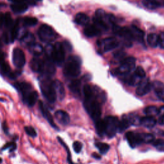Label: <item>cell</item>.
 <instances>
[{"label":"cell","mask_w":164,"mask_h":164,"mask_svg":"<svg viewBox=\"0 0 164 164\" xmlns=\"http://www.w3.org/2000/svg\"><path fill=\"white\" fill-rule=\"evenodd\" d=\"M29 66L33 72L43 74L44 70V60L40 58L39 57H35L31 60Z\"/></svg>","instance_id":"obj_15"},{"label":"cell","mask_w":164,"mask_h":164,"mask_svg":"<svg viewBox=\"0 0 164 164\" xmlns=\"http://www.w3.org/2000/svg\"><path fill=\"white\" fill-rule=\"evenodd\" d=\"M142 3L146 8L154 10L164 6V0H142Z\"/></svg>","instance_id":"obj_20"},{"label":"cell","mask_w":164,"mask_h":164,"mask_svg":"<svg viewBox=\"0 0 164 164\" xmlns=\"http://www.w3.org/2000/svg\"><path fill=\"white\" fill-rule=\"evenodd\" d=\"M144 112L147 116L154 117L155 115H158V108L154 106H150L144 109Z\"/></svg>","instance_id":"obj_35"},{"label":"cell","mask_w":164,"mask_h":164,"mask_svg":"<svg viewBox=\"0 0 164 164\" xmlns=\"http://www.w3.org/2000/svg\"><path fill=\"white\" fill-rule=\"evenodd\" d=\"M9 2H12V3H26L28 5V0H9ZM29 6V5H28Z\"/></svg>","instance_id":"obj_50"},{"label":"cell","mask_w":164,"mask_h":164,"mask_svg":"<svg viewBox=\"0 0 164 164\" xmlns=\"http://www.w3.org/2000/svg\"><path fill=\"white\" fill-rule=\"evenodd\" d=\"M147 42L151 48H156L158 46V35L154 33L148 34Z\"/></svg>","instance_id":"obj_31"},{"label":"cell","mask_w":164,"mask_h":164,"mask_svg":"<svg viewBox=\"0 0 164 164\" xmlns=\"http://www.w3.org/2000/svg\"><path fill=\"white\" fill-rule=\"evenodd\" d=\"M142 78L137 76L135 74H133L130 76H128L127 78H125V81L127 84H128L132 86H137L140 82L142 81Z\"/></svg>","instance_id":"obj_34"},{"label":"cell","mask_w":164,"mask_h":164,"mask_svg":"<svg viewBox=\"0 0 164 164\" xmlns=\"http://www.w3.org/2000/svg\"><path fill=\"white\" fill-rule=\"evenodd\" d=\"M94 24L102 31H107L110 26L116 25V18L114 15L107 14L103 9L97 10L93 18Z\"/></svg>","instance_id":"obj_2"},{"label":"cell","mask_w":164,"mask_h":164,"mask_svg":"<svg viewBox=\"0 0 164 164\" xmlns=\"http://www.w3.org/2000/svg\"><path fill=\"white\" fill-rule=\"evenodd\" d=\"M55 117L60 124L64 126L68 125L70 122V117L69 114L66 111L62 110H58L55 111Z\"/></svg>","instance_id":"obj_18"},{"label":"cell","mask_w":164,"mask_h":164,"mask_svg":"<svg viewBox=\"0 0 164 164\" xmlns=\"http://www.w3.org/2000/svg\"><path fill=\"white\" fill-rule=\"evenodd\" d=\"M130 29L133 40H135L140 43L144 42L145 33L141 29L136 26H131Z\"/></svg>","instance_id":"obj_21"},{"label":"cell","mask_w":164,"mask_h":164,"mask_svg":"<svg viewBox=\"0 0 164 164\" xmlns=\"http://www.w3.org/2000/svg\"><path fill=\"white\" fill-rule=\"evenodd\" d=\"M126 138L127 139L129 145L132 148L135 147L142 143H143L140 136V133H134L131 131L128 132L126 134Z\"/></svg>","instance_id":"obj_16"},{"label":"cell","mask_w":164,"mask_h":164,"mask_svg":"<svg viewBox=\"0 0 164 164\" xmlns=\"http://www.w3.org/2000/svg\"><path fill=\"white\" fill-rule=\"evenodd\" d=\"M158 123L160 124H164V115H162L159 116Z\"/></svg>","instance_id":"obj_51"},{"label":"cell","mask_w":164,"mask_h":164,"mask_svg":"<svg viewBox=\"0 0 164 164\" xmlns=\"http://www.w3.org/2000/svg\"><path fill=\"white\" fill-rule=\"evenodd\" d=\"M25 133L27 134V135L29 137L35 138L37 137V133L36 130L33 127H32V126H26L24 128Z\"/></svg>","instance_id":"obj_41"},{"label":"cell","mask_w":164,"mask_h":164,"mask_svg":"<svg viewBox=\"0 0 164 164\" xmlns=\"http://www.w3.org/2000/svg\"><path fill=\"white\" fill-rule=\"evenodd\" d=\"M0 74L2 76L10 80H16L21 72L20 71H12L10 65L5 60V53L0 49Z\"/></svg>","instance_id":"obj_5"},{"label":"cell","mask_w":164,"mask_h":164,"mask_svg":"<svg viewBox=\"0 0 164 164\" xmlns=\"http://www.w3.org/2000/svg\"><path fill=\"white\" fill-rule=\"evenodd\" d=\"M39 107L41 112L42 115V116L46 119V121L48 122V123L51 125V127H53L55 130H59L57 127V126L54 122V119L53 116H52L51 114L50 113L49 110L46 107V106L44 105V103L42 101H39Z\"/></svg>","instance_id":"obj_14"},{"label":"cell","mask_w":164,"mask_h":164,"mask_svg":"<svg viewBox=\"0 0 164 164\" xmlns=\"http://www.w3.org/2000/svg\"><path fill=\"white\" fill-rule=\"evenodd\" d=\"M38 35L41 41L50 43L57 38V34L53 28L48 25H42L38 30Z\"/></svg>","instance_id":"obj_7"},{"label":"cell","mask_w":164,"mask_h":164,"mask_svg":"<svg viewBox=\"0 0 164 164\" xmlns=\"http://www.w3.org/2000/svg\"><path fill=\"white\" fill-rule=\"evenodd\" d=\"M112 29L115 35L120 37L124 39V46L126 47H130L131 46V42L133 39L130 28L121 27L115 25L112 26Z\"/></svg>","instance_id":"obj_9"},{"label":"cell","mask_w":164,"mask_h":164,"mask_svg":"<svg viewBox=\"0 0 164 164\" xmlns=\"http://www.w3.org/2000/svg\"><path fill=\"white\" fill-rule=\"evenodd\" d=\"M7 149H9L10 152H13V151L16 150L17 144H16V142H15V140L11 141V142H9V143H7L6 144H5L3 146L2 150H7Z\"/></svg>","instance_id":"obj_39"},{"label":"cell","mask_w":164,"mask_h":164,"mask_svg":"<svg viewBox=\"0 0 164 164\" xmlns=\"http://www.w3.org/2000/svg\"><path fill=\"white\" fill-rule=\"evenodd\" d=\"M13 86L20 94H22L25 92L33 89L32 84L26 81L16 82V83H14L13 84Z\"/></svg>","instance_id":"obj_25"},{"label":"cell","mask_w":164,"mask_h":164,"mask_svg":"<svg viewBox=\"0 0 164 164\" xmlns=\"http://www.w3.org/2000/svg\"><path fill=\"white\" fill-rule=\"evenodd\" d=\"M119 119L114 116H108L103 119L105 135L108 138H113L118 132Z\"/></svg>","instance_id":"obj_6"},{"label":"cell","mask_w":164,"mask_h":164,"mask_svg":"<svg viewBox=\"0 0 164 164\" xmlns=\"http://www.w3.org/2000/svg\"><path fill=\"white\" fill-rule=\"evenodd\" d=\"M134 74H135L139 78L143 79L146 77V72L144 70V69L142 68L140 66L137 67V68L135 69V72H134Z\"/></svg>","instance_id":"obj_44"},{"label":"cell","mask_w":164,"mask_h":164,"mask_svg":"<svg viewBox=\"0 0 164 164\" xmlns=\"http://www.w3.org/2000/svg\"><path fill=\"white\" fill-rule=\"evenodd\" d=\"M19 41L22 45L28 48L35 42V37L33 33L26 32L21 35Z\"/></svg>","instance_id":"obj_19"},{"label":"cell","mask_w":164,"mask_h":164,"mask_svg":"<svg viewBox=\"0 0 164 164\" xmlns=\"http://www.w3.org/2000/svg\"><path fill=\"white\" fill-rule=\"evenodd\" d=\"M69 88L74 95L81 96V81L80 80H72L69 85Z\"/></svg>","instance_id":"obj_30"},{"label":"cell","mask_w":164,"mask_h":164,"mask_svg":"<svg viewBox=\"0 0 164 164\" xmlns=\"http://www.w3.org/2000/svg\"><path fill=\"white\" fill-rule=\"evenodd\" d=\"M5 21V14L0 13V29H3Z\"/></svg>","instance_id":"obj_49"},{"label":"cell","mask_w":164,"mask_h":164,"mask_svg":"<svg viewBox=\"0 0 164 164\" xmlns=\"http://www.w3.org/2000/svg\"><path fill=\"white\" fill-rule=\"evenodd\" d=\"M82 144L78 141H76L74 142L73 143V149L74 151H75L76 153H80V151L82 150Z\"/></svg>","instance_id":"obj_46"},{"label":"cell","mask_w":164,"mask_h":164,"mask_svg":"<svg viewBox=\"0 0 164 164\" xmlns=\"http://www.w3.org/2000/svg\"><path fill=\"white\" fill-rule=\"evenodd\" d=\"M57 139H58V140L59 143H61V144L64 146V147L65 149V150H66V151H67V153H68V160L69 163L70 164H74V163H73L72 162V160H71V154L70 150L69 149L68 145H67V144L64 143V141L61 137H57Z\"/></svg>","instance_id":"obj_40"},{"label":"cell","mask_w":164,"mask_h":164,"mask_svg":"<svg viewBox=\"0 0 164 164\" xmlns=\"http://www.w3.org/2000/svg\"><path fill=\"white\" fill-rule=\"evenodd\" d=\"M128 120L131 124L133 125H139L140 123V118L135 114H131L130 115H127Z\"/></svg>","instance_id":"obj_42"},{"label":"cell","mask_w":164,"mask_h":164,"mask_svg":"<svg viewBox=\"0 0 164 164\" xmlns=\"http://www.w3.org/2000/svg\"><path fill=\"white\" fill-rule=\"evenodd\" d=\"M152 87L158 98L164 102V84L160 81H155L152 84Z\"/></svg>","instance_id":"obj_24"},{"label":"cell","mask_w":164,"mask_h":164,"mask_svg":"<svg viewBox=\"0 0 164 164\" xmlns=\"http://www.w3.org/2000/svg\"><path fill=\"white\" fill-rule=\"evenodd\" d=\"M22 25L24 27H31L38 23V19L34 17H25L21 19Z\"/></svg>","instance_id":"obj_32"},{"label":"cell","mask_w":164,"mask_h":164,"mask_svg":"<svg viewBox=\"0 0 164 164\" xmlns=\"http://www.w3.org/2000/svg\"><path fill=\"white\" fill-rule=\"evenodd\" d=\"M2 161H3L2 158H0V163H2Z\"/></svg>","instance_id":"obj_56"},{"label":"cell","mask_w":164,"mask_h":164,"mask_svg":"<svg viewBox=\"0 0 164 164\" xmlns=\"http://www.w3.org/2000/svg\"><path fill=\"white\" fill-rule=\"evenodd\" d=\"M140 136L144 143H152L154 140V137L151 133H140Z\"/></svg>","instance_id":"obj_38"},{"label":"cell","mask_w":164,"mask_h":164,"mask_svg":"<svg viewBox=\"0 0 164 164\" xmlns=\"http://www.w3.org/2000/svg\"><path fill=\"white\" fill-rule=\"evenodd\" d=\"M96 123V129L97 132L100 136L105 135V128H104V123L103 120L100 119L99 121Z\"/></svg>","instance_id":"obj_36"},{"label":"cell","mask_w":164,"mask_h":164,"mask_svg":"<svg viewBox=\"0 0 164 164\" xmlns=\"http://www.w3.org/2000/svg\"><path fill=\"white\" fill-rule=\"evenodd\" d=\"M83 91L85 97V108L94 122L99 121L101 115V103L94 96L92 86L85 85L84 87Z\"/></svg>","instance_id":"obj_1"},{"label":"cell","mask_w":164,"mask_h":164,"mask_svg":"<svg viewBox=\"0 0 164 164\" xmlns=\"http://www.w3.org/2000/svg\"><path fill=\"white\" fill-rule=\"evenodd\" d=\"M0 101H2V102H5V100L4 99H2V98H0Z\"/></svg>","instance_id":"obj_55"},{"label":"cell","mask_w":164,"mask_h":164,"mask_svg":"<svg viewBox=\"0 0 164 164\" xmlns=\"http://www.w3.org/2000/svg\"><path fill=\"white\" fill-rule=\"evenodd\" d=\"M28 49L30 53L35 57H39L44 51V48L39 43H33L32 45L28 47Z\"/></svg>","instance_id":"obj_28"},{"label":"cell","mask_w":164,"mask_h":164,"mask_svg":"<svg viewBox=\"0 0 164 164\" xmlns=\"http://www.w3.org/2000/svg\"><path fill=\"white\" fill-rule=\"evenodd\" d=\"M96 147L98 149L100 152L101 154H105L108 152L110 149V146L108 144L106 143H96L95 144Z\"/></svg>","instance_id":"obj_37"},{"label":"cell","mask_w":164,"mask_h":164,"mask_svg":"<svg viewBox=\"0 0 164 164\" xmlns=\"http://www.w3.org/2000/svg\"><path fill=\"white\" fill-rule=\"evenodd\" d=\"M119 45V41L115 37H108L98 42V46L103 52H108L117 48Z\"/></svg>","instance_id":"obj_11"},{"label":"cell","mask_w":164,"mask_h":164,"mask_svg":"<svg viewBox=\"0 0 164 164\" xmlns=\"http://www.w3.org/2000/svg\"><path fill=\"white\" fill-rule=\"evenodd\" d=\"M65 50L64 48L62 43L56 42L53 45V51L52 60L55 65L62 66L65 61Z\"/></svg>","instance_id":"obj_10"},{"label":"cell","mask_w":164,"mask_h":164,"mask_svg":"<svg viewBox=\"0 0 164 164\" xmlns=\"http://www.w3.org/2000/svg\"><path fill=\"white\" fill-rule=\"evenodd\" d=\"M153 145L159 151H164V140L161 139L154 140L153 142Z\"/></svg>","instance_id":"obj_43"},{"label":"cell","mask_w":164,"mask_h":164,"mask_svg":"<svg viewBox=\"0 0 164 164\" xmlns=\"http://www.w3.org/2000/svg\"><path fill=\"white\" fill-rule=\"evenodd\" d=\"M158 46L164 49V33L162 32L158 35Z\"/></svg>","instance_id":"obj_47"},{"label":"cell","mask_w":164,"mask_h":164,"mask_svg":"<svg viewBox=\"0 0 164 164\" xmlns=\"http://www.w3.org/2000/svg\"><path fill=\"white\" fill-rule=\"evenodd\" d=\"M3 40H2V38L1 37H0V48H2V46H3Z\"/></svg>","instance_id":"obj_54"},{"label":"cell","mask_w":164,"mask_h":164,"mask_svg":"<svg viewBox=\"0 0 164 164\" xmlns=\"http://www.w3.org/2000/svg\"><path fill=\"white\" fill-rule=\"evenodd\" d=\"M136 60L133 57L125 58L121 62L119 68L115 70V73L119 75H127L135 67Z\"/></svg>","instance_id":"obj_8"},{"label":"cell","mask_w":164,"mask_h":164,"mask_svg":"<svg viewBox=\"0 0 164 164\" xmlns=\"http://www.w3.org/2000/svg\"><path fill=\"white\" fill-rule=\"evenodd\" d=\"M2 129L4 131V133L6 134V135H9V126L8 124H7L6 121H3L2 123Z\"/></svg>","instance_id":"obj_48"},{"label":"cell","mask_w":164,"mask_h":164,"mask_svg":"<svg viewBox=\"0 0 164 164\" xmlns=\"http://www.w3.org/2000/svg\"><path fill=\"white\" fill-rule=\"evenodd\" d=\"M21 94L22 101L29 107H34L39 98L38 92L33 90V89L25 92Z\"/></svg>","instance_id":"obj_13"},{"label":"cell","mask_w":164,"mask_h":164,"mask_svg":"<svg viewBox=\"0 0 164 164\" xmlns=\"http://www.w3.org/2000/svg\"><path fill=\"white\" fill-rule=\"evenodd\" d=\"M53 83L57 98L61 101H62L64 99L65 96V91L63 84L58 80H55L53 81Z\"/></svg>","instance_id":"obj_23"},{"label":"cell","mask_w":164,"mask_h":164,"mask_svg":"<svg viewBox=\"0 0 164 164\" xmlns=\"http://www.w3.org/2000/svg\"><path fill=\"white\" fill-rule=\"evenodd\" d=\"M102 32L103 31L100 28L93 24L91 25L86 26L84 29V34L87 37H94L101 35Z\"/></svg>","instance_id":"obj_22"},{"label":"cell","mask_w":164,"mask_h":164,"mask_svg":"<svg viewBox=\"0 0 164 164\" xmlns=\"http://www.w3.org/2000/svg\"><path fill=\"white\" fill-rule=\"evenodd\" d=\"M6 3H3V2H0V10L3 8H5V7H6Z\"/></svg>","instance_id":"obj_53"},{"label":"cell","mask_w":164,"mask_h":164,"mask_svg":"<svg viewBox=\"0 0 164 164\" xmlns=\"http://www.w3.org/2000/svg\"><path fill=\"white\" fill-rule=\"evenodd\" d=\"M89 21H90V19H89L88 16L87 14L82 12L78 13L74 18V22L80 26H87Z\"/></svg>","instance_id":"obj_26"},{"label":"cell","mask_w":164,"mask_h":164,"mask_svg":"<svg viewBox=\"0 0 164 164\" xmlns=\"http://www.w3.org/2000/svg\"><path fill=\"white\" fill-rule=\"evenodd\" d=\"M39 86L44 98L49 103H55L57 96L53 80H51L49 76H46L41 80Z\"/></svg>","instance_id":"obj_4"},{"label":"cell","mask_w":164,"mask_h":164,"mask_svg":"<svg viewBox=\"0 0 164 164\" xmlns=\"http://www.w3.org/2000/svg\"><path fill=\"white\" fill-rule=\"evenodd\" d=\"M126 53L123 51H117L114 54V57L115 60H118L121 62L125 58Z\"/></svg>","instance_id":"obj_45"},{"label":"cell","mask_w":164,"mask_h":164,"mask_svg":"<svg viewBox=\"0 0 164 164\" xmlns=\"http://www.w3.org/2000/svg\"><path fill=\"white\" fill-rule=\"evenodd\" d=\"M81 59L77 56H70L64 64V74L68 78H75L81 73Z\"/></svg>","instance_id":"obj_3"},{"label":"cell","mask_w":164,"mask_h":164,"mask_svg":"<svg viewBox=\"0 0 164 164\" xmlns=\"http://www.w3.org/2000/svg\"><path fill=\"white\" fill-rule=\"evenodd\" d=\"M92 155L93 157L95 158L96 159H101V156L98 154L96 153H94Z\"/></svg>","instance_id":"obj_52"},{"label":"cell","mask_w":164,"mask_h":164,"mask_svg":"<svg viewBox=\"0 0 164 164\" xmlns=\"http://www.w3.org/2000/svg\"><path fill=\"white\" fill-rule=\"evenodd\" d=\"M156 124V120L154 117L146 116L140 118V124L147 128H152Z\"/></svg>","instance_id":"obj_27"},{"label":"cell","mask_w":164,"mask_h":164,"mask_svg":"<svg viewBox=\"0 0 164 164\" xmlns=\"http://www.w3.org/2000/svg\"><path fill=\"white\" fill-rule=\"evenodd\" d=\"M131 125L127 115H124L123 117L122 120L119 122V126H118V132H123L125 130L128 128Z\"/></svg>","instance_id":"obj_33"},{"label":"cell","mask_w":164,"mask_h":164,"mask_svg":"<svg viewBox=\"0 0 164 164\" xmlns=\"http://www.w3.org/2000/svg\"><path fill=\"white\" fill-rule=\"evenodd\" d=\"M152 88V84L148 80H142L137 85L136 94L139 96H143L150 92Z\"/></svg>","instance_id":"obj_17"},{"label":"cell","mask_w":164,"mask_h":164,"mask_svg":"<svg viewBox=\"0 0 164 164\" xmlns=\"http://www.w3.org/2000/svg\"><path fill=\"white\" fill-rule=\"evenodd\" d=\"M12 10L15 14H23L27 11L29 6L26 3H12L10 6Z\"/></svg>","instance_id":"obj_29"},{"label":"cell","mask_w":164,"mask_h":164,"mask_svg":"<svg viewBox=\"0 0 164 164\" xmlns=\"http://www.w3.org/2000/svg\"><path fill=\"white\" fill-rule=\"evenodd\" d=\"M12 62L15 67L18 69L23 68L26 64V58L24 52L21 49L16 48L12 52Z\"/></svg>","instance_id":"obj_12"}]
</instances>
